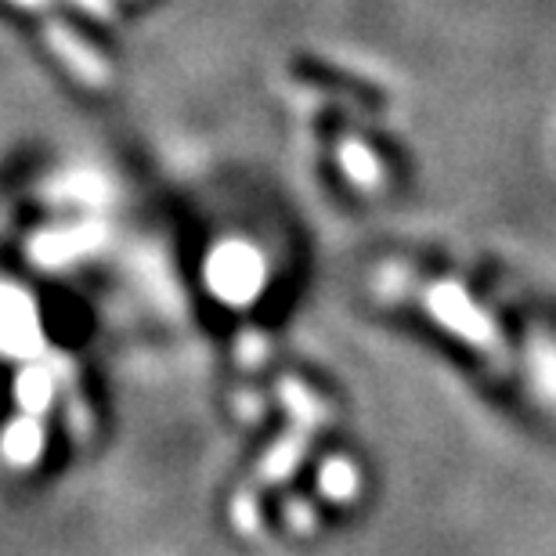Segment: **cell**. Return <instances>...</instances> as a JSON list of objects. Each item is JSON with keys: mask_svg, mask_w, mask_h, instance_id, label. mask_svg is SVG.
I'll return each instance as SVG.
<instances>
[{"mask_svg": "<svg viewBox=\"0 0 556 556\" xmlns=\"http://www.w3.org/2000/svg\"><path fill=\"white\" fill-rule=\"evenodd\" d=\"M0 452H4V459L15 463V466H33V463H37L40 452H43L40 416H22V419L11 422V427L4 430V438H0Z\"/></svg>", "mask_w": 556, "mask_h": 556, "instance_id": "5", "label": "cell"}, {"mask_svg": "<svg viewBox=\"0 0 556 556\" xmlns=\"http://www.w3.org/2000/svg\"><path fill=\"white\" fill-rule=\"evenodd\" d=\"M0 351L33 358L40 351V318L22 289L0 286Z\"/></svg>", "mask_w": 556, "mask_h": 556, "instance_id": "2", "label": "cell"}, {"mask_svg": "<svg viewBox=\"0 0 556 556\" xmlns=\"http://www.w3.org/2000/svg\"><path fill=\"white\" fill-rule=\"evenodd\" d=\"M15 4H22V8H43L48 0H15Z\"/></svg>", "mask_w": 556, "mask_h": 556, "instance_id": "9", "label": "cell"}, {"mask_svg": "<svg viewBox=\"0 0 556 556\" xmlns=\"http://www.w3.org/2000/svg\"><path fill=\"white\" fill-rule=\"evenodd\" d=\"M91 181H94V177H80V185H91ZM76 192H87L94 199V188H65V195H76Z\"/></svg>", "mask_w": 556, "mask_h": 556, "instance_id": "8", "label": "cell"}, {"mask_svg": "<svg viewBox=\"0 0 556 556\" xmlns=\"http://www.w3.org/2000/svg\"><path fill=\"white\" fill-rule=\"evenodd\" d=\"M51 394H54V380L43 365H29V369L18 376L15 397L29 416H43V408L51 405Z\"/></svg>", "mask_w": 556, "mask_h": 556, "instance_id": "6", "label": "cell"}, {"mask_svg": "<svg viewBox=\"0 0 556 556\" xmlns=\"http://www.w3.org/2000/svg\"><path fill=\"white\" fill-rule=\"evenodd\" d=\"M43 37H48L51 51L59 54V59L70 65V70L80 76L84 84L91 87H102L109 84V62L98 54L91 43H87L80 33L70 29L65 22H48V29H43Z\"/></svg>", "mask_w": 556, "mask_h": 556, "instance_id": "3", "label": "cell"}, {"mask_svg": "<svg viewBox=\"0 0 556 556\" xmlns=\"http://www.w3.org/2000/svg\"><path fill=\"white\" fill-rule=\"evenodd\" d=\"M76 8L80 11H87L91 18H109L113 15V8H109V0H73Z\"/></svg>", "mask_w": 556, "mask_h": 556, "instance_id": "7", "label": "cell"}, {"mask_svg": "<svg viewBox=\"0 0 556 556\" xmlns=\"http://www.w3.org/2000/svg\"><path fill=\"white\" fill-rule=\"evenodd\" d=\"M289 73H293V80L307 87L351 98V102H358L362 109H369V113H383V109L391 105V94H387L383 87H376L372 80H362V76L340 70V65H332V62L311 59V54H296V59L289 62Z\"/></svg>", "mask_w": 556, "mask_h": 556, "instance_id": "1", "label": "cell"}, {"mask_svg": "<svg viewBox=\"0 0 556 556\" xmlns=\"http://www.w3.org/2000/svg\"><path fill=\"white\" fill-rule=\"evenodd\" d=\"M98 239H102V228H98L94 220H84V225H76V228L43 231V236L33 239L29 253H33V261L48 264V268H62V264L91 253L98 247Z\"/></svg>", "mask_w": 556, "mask_h": 556, "instance_id": "4", "label": "cell"}]
</instances>
